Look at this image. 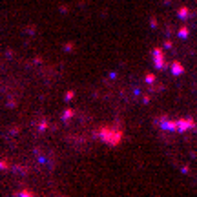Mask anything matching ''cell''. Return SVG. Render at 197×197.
<instances>
[{"label": "cell", "instance_id": "1", "mask_svg": "<svg viewBox=\"0 0 197 197\" xmlns=\"http://www.w3.org/2000/svg\"><path fill=\"white\" fill-rule=\"evenodd\" d=\"M95 135H97L106 146L115 148V146H119L122 143V139H124V130L119 128V126H102Z\"/></svg>", "mask_w": 197, "mask_h": 197}, {"label": "cell", "instance_id": "2", "mask_svg": "<svg viewBox=\"0 0 197 197\" xmlns=\"http://www.w3.org/2000/svg\"><path fill=\"white\" fill-rule=\"evenodd\" d=\"M152 55H153V62H155L157 70H164L166 60H164V53H163V49H161V48H153Z\"/></svg>", "mask_w": 197, "mask_h": 197}, {"label": "cell", "instance_id": "3", "mask_svg": "<svg viewBox=\"0 0 197 197\" xmlns=\"http://www.w3.org/2000/svg\"><path fill=\"white\" fill-rule=\"evenodd\" d=\"M159 122H161V128L164 130V132H179V122L177 121H168V117H161L159 119Z\"/></svg>", "mask_w": 197, "mask_h": 197}, {"label": "cell", "instance_id": "4", "mask_svg": "<svg viewBox=\"0 0 197 197\" xmlns=\"http://www.w3.org/2000/svg\"><path fill=\"white\" fill-rule=\"evenodd\" d=\"M177 122H179V132L181 133L188 132L190 128H195V121L194 119H177Z\"/></svg>", "mask_w": 197, "mask_h": 197}, {"label": "cell", "instance_id": "5", "mask_svg": "<svg viewBox=\"0 0 197 197\" xmlns=\"http://www.w3.org/2000/svg\"><path fill=\"white\" fill-rule=\"evenodd\" d=\"M183 73H184V66L179 62V60H174V62H172V75L179 77V75H183Z\"/></svg>", "mask_w": 197, "mask_h": 197}, {"label": "cell", "instance_id": "6", "mask_svg": "<svg viewBox=\"0 0 197 197\" xmlns=\"http://www.w3.org/2000/svg\"><path fill=\"white\" fill-rule=\"evenodd\" d=\"M177 17H179L181 20H186V18H190V9H188V8H184V6H183V8H179V9H177Z\"/></svg>", "mask_w": 197, "mask_h": 197}, {"label": "cell", "instance_id": "7", "mask_svg": "<svg viewBox=\"0 0 197 197\" xmlns=\"http://www.w3.org/2000/svg\"><path fill=\"white\" fill-rule=\"evenodd\" d=\"M177 35H179V39H188V35H190V29H188L186 26H183V28L177 31Z\"/></svg>", "mask_w": 197, "mask_h": 197}, {"label": "cell", "instance_id": "8", "mask_svg": "<svg viewBox=\"0 0 197 197\" xmlns=\"http://www.w3.org/2000/svg\"><path fill=\"white\" fill-rule=\"evenodd\" d=\"M73 115H75V111H73V110H66V111L62 113V121H70Z\"/></svg>", "mask_w": 197, "mask_h": 197}, {"label": "cell", "instance_id": "9", "mask_svg": "<svg viewBox=\"0 0 197 197\" xmlns=\"http://www.w3.org/2000/svg\"><path fill=\"white\" fill-rule=\"evenodd\" d=\"M155 79H157V77H155V73H148V75L144 77V80H146L148 84H153V82H155Z\"/></svg>", "mask_w": 197, "mask_h": 197}, {"label": "cell", "instance_id": "10", "mask_svg": "<svg viewBox=\"0 0 197 197\" xmlns=\"http://www.w3.org/2000/svg\"><path fill=\"white\" fill-rule=\"evenodd\" d=\"M73 99V91H66L64 93V101H71Z\"/></svg>", "mask_w": 197, "mask_h": 197}, {"label": "cell", "instance_id": "11", "mask_svg": "<svg viewBox=\"0 0 197 197\" xmlns=\"http://www.w3.org/2000/svg\"><path fill=\"white\" fill-rule=\"evenodd\" d=\"M64 49H66V51H71V49H73V44H71V42H70V44H66V46H64Z\"/></svg>", "mask_w": 197, "mask_h": 197}, {"label": "cell", "instance_id": "12", "mask_svg": "<svg viewBox=\"0 0 197 197\" xmlns=\"http://www.w3.org/2000/svg\"><path fill=\"white\" fill-rule=\"evenodd\" d=\"M172 46H174V44H172L170 40H164V48H168V49H172Z\"/></svg>", "mask_w": 197, "mask_h": 197}]
</instances>
